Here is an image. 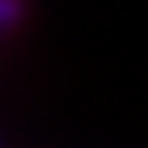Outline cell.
I'll list each match as a JSON object with an SVG mask.
<instances>
[{
	"instance_id": "obj_1",
	"label": "cell",
	"mask_w": 148,
	"mask_h": 148,
	"mask_svg": "<svg viewBox=\"0 0 148 148\" xmlns=\"http://www.w3.org/2000/svg\"><path fill=\"white\" fill-rule=\"evenodd\" d=\"M16 16H19V0H0V29L13 25Z\"/></svg>"
}]
</instances>
